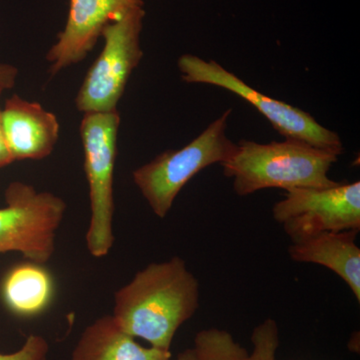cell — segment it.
<instances>
[{"label": "cell", "mask_w": 360, "mask_h": 360, "mask_svg": "<svg viewBox=\"0 0 360 360\" xmlns=\"http://www.w3.org/2000/svg\"><path fill=\"white\" fill-rule=\"evenodd\" d=\"M120 125L118 111L84 113L80 123L90 205L85 238L87 250L96 258L108 257L115 245L113 184Z\"/></svg>", "instance_id": "4"}, {"label": "cell", "mask_w": 360, "mask_h": 360, "mask_svg": "<svg viewBox=\"0 0 360 360\" xmlns=\"http://www.w3.org/2000/svg\"><path fill=\"white\" fill-rule=\"evenodd\" d=\"M231 111L225 110L184 148L165 151L132 172L135 186L156 217H167L181 189L201 170L233 155L238 143L226 135Z\"/></svg>", "instance_id": "3"}, {"label": "cell", "mask_w": 360, "mask_h": 360, "mask_svg": "<svg viewBox=\"0 0 360 360\" xmlns=\"http://www.w3.org/2000/svg\"><path fill=\"white\" fill-rule=\"evenodd\" d=\"M340 155L295 139L241 141L221 167L225 176L233 179L239 196L266 188H328L338 184L329 179L328 172Z\"/></svg>", "instance_id": "2"}, {"label": "cell", "mask_w": 360, "mask_h": 360, "mask_svg": "<svg viewBox=\"0 0 360 360\" xmlns=\"http://www.w3.org/2000/svg\"><path fill=\"white\" fill-rule=\"evenodd\" d=\"M143 6L144 0H70L65 28L46 53L49 72L58 75L84 60L106 26Z\"/></svg>", "instance_id": "9"}, {"label": "cell", "mask_w": 360, "mask_h": 360, "mask_svg": "<svg viewBox=\"0 0 360 360\" xmlns=\"http://www.w3.org/2000/svg\"><path fill=\"white\" fill-rule=\"evenodd\" d=\"M54 283L44 264L27 262L11 267L2 278L0 296L11 314L32 317L51 305Z\"/></svg>", "instance_id": "13"}, {"label": "cell", "mask_w": 360, "mask_h": 360, "mask_svg": "<svg viewBox=\"0 0 360 360\" xmlns=\"http://www.w3.org/2000/svg\"><path fill=\"white\" fill-rule=\"evenodd\" d=\"M146 11L135 7L104 28L103 49L90 66L75 97L80 112H113L132 72L143 58L141 37Z\"/></svg>", "instance_id": "5"}, {"label": "cell", "mask_w": 360, "mask_h": 360, "mask_svg": "<svg viewBox=\"0 0 360 360\" xmlns=\"http://www.w3.org/2000/svg\"><path fill=\"white\" fill-rule=\"evenodd\" d=\"M0 65H1V63H0Z\"/></svg>", "instance_id": "19"}, {"label": "cell", "mask_w": 360, "mask_h": 360, "mask_svg": "<svg viewBox=\"0 0 360 360\" xmlns=\"http://www.w3.org/2000/svg\"><path fill=\"white\" fill-rule=\"evenodd\" d=\"M359 231H323L292 241L291 259L319 264L335 272L360 302V250L355 243Z\"/></svg>", "instance_id": "11"}, {"label": "cell", "mask_w": 360, "mask_h": 360, "mask_svg": "<svg viewBox=\"0 0 360 360\" xmlns=\"http://www.w3.org/2000/svg\"><path fill=\"white\" fill-rule=\"evenodd\" d=\"M252 352L248 360H276L279 347V329L276 321L266 319L253 329L251 335Z\"/></svg>", "instance_id": "15"}, {"label": "cell", "mask_w": 360, "mask_h": 360, "mask_svg": "<svg viewBox=\"0 0 360 360\" xmlns=\"http://www.w3.org/2000/svg\"><path fill=\"white\" fill-rule=\"evenodd\" d=\"M49 345L44 336L30 335L16 352H0V360H49Z\"/></svg>", "instance_id": "16"}, {"label": "cell", "mask_w": 360, "mask_h": 360, "mask_svg": "<svg viewBox=\"0 0 360 360\" xmlns=\"http://www.w3.org/2000/svg\"><path fill=\"white\" fill-rule=\"evenodd\" d=\"M18 68L13 65L4 63L0 68V97L4 90L13 89L18 77ZM13 162V158L7 148L4 139V127H2V108L0 106V169Z\"/></svg>", "instance_id": "17"}, {"label": "cell", "mask_w": 360, "mask_h": 360, "mask_svg": "<svg viewBox=\"0 0 360 360\" xmlns=\"http://www.w3.org/2000/svg\"><path fill=\"white\" fill-rule=\"evenodd\" d=\"M196 360H248V352L229 331L219 328L200 330L193 347Z\"/></svg>", "instance_id": "14"}, {"label": "cell", "mask_w": 360, "mask_h": 360, "mask_svg": "<svg viewBox=\"0 0 360 360\" xmlns=\"http://www.w3.org/2000/svg\"><path fill=\"white\" fill-rule=\"evenodd\" d=\"M177 66L182 80L187 84L221 87L245 99L286 139L305 142L338 155L343 153L342 141L336 132L317 122L309 113L257 91L217 61L184 54L179 58Z\"/></svg>", "instance_id": "7"}, {"label": "cell", "mask_w": 360, "mask_h": 360, "mask_svg": "<svg viewBox=\"0 0 360 360\" xmlns=\"http://www.w3.org/2000/svg\"><path fill=\"white\" fill-rule=\"evenodd\" d=\"M4 198L6 206L0 208V255L20 252L30 262H49L68 210L65 201L22 181L11 182Z\"/></svg>", "instance_id": "6"}, {"label": "cell", "mask_w": 360, "mask_h": 360, "mask_svg": "<svg viewBox=\"0 0 360 360\" xmlns=\"http://www.w3.org/2000/svg\"><path fill=\"white\" fill-rule=\"evenodd\" d=\"M272 213L291 243L323 231H359L360 182L291 189Z\"/></svg>", "instance_id": "8"}, {"label": "cell", "mask_w": 360, "mask_h": 360, "mask_svg": "<svg viewBox=\"0 0 360 360\" xmlns=\"http://www.w3.org/2000/svg\"><path fill=\"white\" fill-rule=\"evenodd\" d=\"M72 360H172V352L144 347L104 315L89 324L72 352Z\"/></svg>", "instance_id": "12"}, {"label": "cell", "mask_w": 360, "mask_h": 360, "mask_svg": "<svg viewBox=\"0 0 360 360\" xmlns=\"http://www.w3.org/2000/svg\"><path fill=\"white\" fill-rule=\"evenodd\" d=\"M174 360H196V357L193 348H187V349L180 352V354L177 355L176 359Z\"/></svg>", "instance_id": "18"}, {"label": "cell", "mask_w": 360, "mask_h": 360, "mask_svg": "<svg viewBox=\"0 0 360 360\" xmlns=\"http://www.w3.org/2000/svg\"><path fill=\"white\" fill-rule=\"evenodd\" d=\"M2 127L13 161L49 158L59 139L58 117L34 101L13 94L2 108Z\"/></svg>", "instance_id": "10"}, {"label": "cell", "mask_w": 360, "mask_h": 360, "mask_svg": "<svg viewBox=\"0 0 360 360\" xmlns=\"http://www.w3.org/2000/svg\"><path fill=\"white\" fill-rule=\"evenodd\" d=\"M200 307V283L179 257L153 262L115 295L112 317L127 335L170 352L175 333Z\"/></svg>", "instance_id": "1"}]
</instances>
